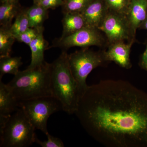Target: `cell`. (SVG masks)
<instances>
[{"mask_svg": "<svg viewBox=\"0 0 147 147\" xmlns=\"http://www.w3.org/2000/svg\"><path fill=\"white\" fill-rule=\"evenodd\" d=\"M19 107L35 129L46 135L48 133L47 122L53 113L62 110L61 104L53 96H45L19 101Z\"/></svg>", "mask_w": 147, "mask_h": 147, "instance_id": "8992f818", "label": "cell"}, {"mask_svg": "<svg viewBox=\"0 0 147 147\" xmlns=\"http://www.w3.org/2000/svg\"><path fill=\"white\" fill-rule=\"evenodd\" d=\"M90 137L107 147H147V93L127 81L89 86L75 113Z\"/></svg>", "mask_w": 147, "mask_h": 147, "instance_id": "6da1fadb", "label": "cell"}, {"mask_svg": "<svg viewBox=\"0 0 147 147\" xmlns=\"http://www.w3.org/2000/svg\"><path fill=\"white\" fill-rule=\"evenodd\" d=\"M145 44L146 49L140 57L139 64L141 68L147 71V38Z\"/></svg>", "mask_w": 147, "mask_h": 147, "instance_id": "d4e9b609", "label": "cell"}, {"mask_svg": "<svg viewBox=\"0 0 147 147\" xmlns=\"http://www.w3.org/2000/svg\"><path fill=\"white\" fill-rule=\"evenodd\" d=\"M68 62L81 97L88 86L86 81L89 74L95 68L108 63L105 59L104 51H94L89 47L68 55Z\"/></svg>", "mask_w": 147, "mask_h": 147, "instance_id": "5b68a950", "label": "cell"}, {"mask_svg": "<svg viewBox=\"0 0 147 147\" xmlns=\"http://www.w3.org/2000/svg\"><path fill=\"white\" fill-rule=\"evenodd\" d=\"M107 39L108 45L119 42H135L126 16L108 11L99 27Z\"/></svg>", "mask_w": 147, "mask_h": 147, "instance_id": "ba28073f", "label": "cell"}, {"mask_svg": "<svg viewBox=\"0 0 147 147\" xmlns=\"http://www.w3.org/2000/svg\"><path fill=\"white\" fill-rule=\"evenodd\" d=\"M43 27L40 28H30L23 33L16 37V40L29 45L31 42L37 37L41 32L44 31Z\"/></svg>", "mask_w": 147, "mask_h": 147, "instance_id": "7402d4cb", "label": "cell"}, {"mask_svg": "<svg viewBox=\"0 0 147 147\" xmlns=\"http://www.w3.org/2000/svg\"><path fill=\"white\" fill-rule=\"evenodd\" d=\"M139 29L146 30L147 31V17L141 24Z\"/></svg>", "mask_w": 147, "mask_h": 147, "instance_id": "484cf974", "label": "cell"}, {"mask_svg": "<svg viewBox=\"0 0 147 147\" xmlns=\"http://www.w3.org/2000/svg\"><path fill=\"white\" fill-rule=\"evenodd\" d=\"M62 23L63 30L61 37L73 34L88 26L86 20L81 13H64Z\"/></svg>", "mask_w": 147, "mask_h": 147, "instance_id": "5bb4252c", "label": "cell"}, {"mask_svg": "<svg viewBox=\"0 0 147 147\" xmlns=\"http://www.w3.org/2000/svg\"><path fill=\"white\" fill-rule=\"evenodd\" d=\"M63 0H40L36 4L39 5L43 8L48 10L55 9L63 4Z\"/></svg>", "mask_w": 147, "mask_h": 147, "instance_id": "cb8c5ba5", "label": "cell"}, {"mask_svg": "<svg viewBox=\"0 0 147 147\" xmlns=\"http://www.w3.org/2000/svg\"><path fill=\"white\" fill-rule=\"evenodd\" d=\"M22 64L21 57H0V79L5 74L16 75Z\"/></svg>", "mask_w": 147, "mask_h": 147, "instance_id": "e0dca14e", "label": "cell"}, {"mask_svg": "<svg viewBox=\"0 0 147 147\" xmlns=\"http://www.w3.org/2000/svg\"><path fill=\"white\" fill-rule=\"evenodd\" d=\"M134 42L125 43L119 42L108 45V50L104 51L105 59L108 62H114L122 68L129 69L131 65L130 59V51Z\"/></svg>", "mask_w": 147, "mask_h": 147, "instance_id": "9c48e42d", "label": "cell"}, {"mask_svg": "<svg viewBox=\"0 0 147 147\" xmlns=\"http://www.w3.org/2000/svg\"><path fill=\"white\" fill-rule=\"evenodd\" d=\"M16 40L9 28H0V57L10 56L12 45Z\"/></svg>", "mask_w": 147, "mask_h": 147, "instance_id": "ac0fdd59", "label": "cell"}, {"mask_svg": "<svg viewBox=\"0 0 147 147\" xmlns=\"http://www.w3.org/2000/svg\"><path fill=\"white\" fill-rule=\"evenodd\" d=\"M40 0H33L34 4H37Z\"/></svg>", "mask_w": 147, "mask_h": 147, "instance_id": "83f0119b", "label": "cell"}, {"mask_svg": "<svg viewBox=\"0 0 147 147\" xmlns=\"http://www.w3.org/2000/svg\"><path fill=\"white\" fill-rule=\"evenodd\" d=\"M63 1H65V0H63Z\"/></svg>", "mask_w": 147, "mask_h": 147, "instance_id": "f1b7e54d", "label": "cell"}, {"mask_svg": "<svg viewBox=\"0 0 147 147\" xmlns=\"http://www.w3.org/2000/svg\"><path fill=\"white\" fill-rule=\"evenodd\" d=\"M35 128L21 108L0 129V147H27L35 142Z\"/></svg>", "mask_w": 147, "mask_h": 147, "instance_id": "277c9868", "label": "cell"}, {"mask_svg": "<svg viewBox=\"0 0 147 147\" xmlns=\"http://www.w3.org/2000/svg\"><path fill=\"white\" fill-rule=\"evenodd\" d=\"M27 9L28 8L22 9L9 28L11 32L14 35L16 38V37L30 28Z\"/></svg>", "mask_w": 147, "mask_h": 147, "instance_id": "d6986e66", "label": "cell"}, {"mask_svg": "<svg viewBox=\"0 0 147 147\" xmlns=\"http://www.w3.org/2000/svg\"><path fill=\"white\" fill-rule=\"evenodd\" d=\"M109 11L126 16L130 0H105Z\"/></svg>", "mask_w": 147, "mask_h": 147, "instance_id": "44dd1931", "label": "cell"}, {"mask_svg": "<svg viewBox=\"0 0 147 147\" xmlns=\"http://www.w3.org/2000/svg\"><path fill=\"white\" fill-rule=\"evenodd\" d=\"M43 31L30 43L28 46L31 52V61L28 68H34L45 63L44 53L48 43L43 36Z\"/></svg>", "mask_w": 147, "mask_h": 147, "instance_id": "4fadbf2b", "label": "cell"}, {"mask_svg": "<svg viewBox=\"0 0 147 147\" xmlns=\"http://www.w3.org/2000/svg\"><path fill=\"white\" fill-rule=\"evenodd\" d=\"M126 16L135 40L137 30L147 17V0H130Z\"/></svg>", "mask_w": 147, "mask_h": 147, "instance_id": "7c38bea8", "label": "cell"}, {"mask_svg": "<svg viewBox=\"0 0 147 147\" xmlns=\"http://www.w3.org/2000/svg\"><path fill=\"white\" fill-rule=\"evenodd\" d=\"M99 29L86 26L73 34L61 37L55 40L52 47H59L62 51H67L71 47H89L91 46L102 47L108 45L107 39Z\"/></svg>", "mask_w": 147, "mask_h": 147, "instance_id": "52a82bcc", "label": "cell"}, {"mask_svg": "<svg viewBox=\"0 0 147 147\" xmlns=\"http://www.w3.org/2000/svg\"><path fill=\"white\" fill-rule=\"evenodd\" d=\"M51 78L53 97L60 102L63 110L69 115L75 114L81 95L69 67L67 51H62L51 63Z\"/></svg>", "mask_w": 147, "mask_h": 147, "instance_id": "7a4b0ae2", "label": "cell"}, {"mask_svg": "<svg viewBox=\"0 0 147 147\" xmlns=\"http://www.w3.org/2000/svg\"><path fill=\"white\" fill-rule=\"evenodd\" d=\"M19 101L45 96H53L51 87V63L45 62L34 68L18 71L7 84Z\"/></svg>", "mask_w": 147, "mask_h": 147, "instance_id": "3957f363", "label": "cell"}, {"mask_svg": "<svg viewBox=\"0 0 147 147\" xmlns=\"http://www.w3.org/2000/svg\"><path fill=\"white\" fill-rule=\"evenodd\" d=\"M92 0H65L62 5L63 13H82Z\"/></svg>", "mask_w": 147, "mask_h": 147, "instance_id": "ffe728a7", "label": "cell"}, {"mask_svg": "<svg viewBox=\"0 0 147 147\" xmlns=\"http://www.w3.org/2000/svg\"><path fill=\"white\" fill-rule=\"evenodd\" d=\"M47 138V141H41L36 137L35 142L42 147H64L63 142L61 139L53 137L49 134V132L46 134Z\"/></svg>", "mask_w": 147, "mask_h": 147, "instance_id": "603a6c76", "label": "cell"}, {"mask_svg": "<svg viewBox=\"0 0 147 147\" xmlns=\"http://www.w3.org/2000/svg\"><path fill=\"white\" fill-rule=\"evenodd\" d=\"M19 108V101L13 96L7 85L0 79V129Z\"/></svg>", "mask_w": 147, "mask_h": 147, "instance_id": "30bf717a", "label": "cell"}, {"mask_svg": "<svg viewBox=\"0 0 147 147\" xmlns=\"http://www.w3.org/2000/svg\"><path fill=\"white\" fill-rule=\"evenodd\" d=\"M27 12L30 28H42L43 23L48 18V10L36 4L28 8Z\"/></svg>", "mask_w": 147, "mask_h": 147, "instance_id": "2e32d148", "label": "cell"}, {"mask_svg": "<svg viewBox=\"0 0 147 147\" xmlns=\"http://www.w3.org/2000/svg\"><path fill=\"white\" fill-rule=\"evenodd\" d=\"M22 9L18 1L1 3L0 6L1 27L10 28L13 19H15Z\"/></svg>", "mask_w": 147, "mask_h": 147, "instance_id": "9a60e30c", "label": "cell"}, {"mask_svg": "<svg viewBox=\"0 0 147 147\" xmlns=\"http://www.w3.org/2000/svg\"><path fill=\"white\" fill-rule=\"evenodd\" d=\"M19 1V0H1V3L7 2L16 1Z\"/></svg>", "mask_w": 147, "mask_h": 147, "instance_id": "4316f807", "label": "cell"}, {"mask_svg": "<svg viewBox=\"0 0 147 147\" xmlns=\"http://www.w3.org/2000/svg\"><path fill=\"white\" fill-rule=\"evenodd\" d=\"M108 11L105 0H92L81 13L88 26L98 29Z\"/></svg>", "mask_w": 147, "mask_h": 147, "instance_id": "8fae6325", "label": "cell"}]
</instances>
